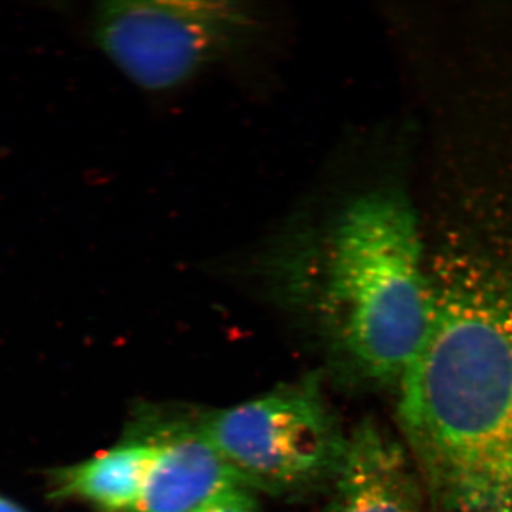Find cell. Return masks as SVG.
<instances>
[{
    "mask_svg": "<svg viewBox=\"0 0 512 512\" xmlns=\"http://www.w3.org/2000/svg\"><path fill=\"white\" fill-rule=\"evenodd\" d=\"M468 194L429 252V338L399 420L441 512H512V205Z\"/></svg>",
    "mask_w": 512,
    "mask_h": 512,
    "instance_id": "6da1fadb",
    "label": "cell"
},
{
    "mask_svg": "<svg viewBox=\"0 0 512 512\" xmlns=\"http://www.w3.org/2000/svg\"><path fill=\"white\" fill-rule=\"evenodd\" d=\"M322 302L356 369L399 384L429 338L434 315L429 249L402 191L373 188L339 212L325 242Z\"/></svg>",
    "mask_w": 512,
    "mask_h": 512,
    "instance_id": "7a4b0ae2",
    "label": "cell"
},
{
    "mask_svg": "<svg viewBox=\"0 0 512 512\" xmlns=\"http://www.w3.org/2000/svg\"><path fill=\"white\" fill-rule=\"evenodd\" d=\"M249 3L220 0H114L97 6V45L131 83L170 92L248 46L261 30Z\"/></svg>",
    "mask_w": 512,
    "mask_h": 512,
    "instance_id": "3957f363",
    "label": "cell"
},
{
    "mask_svg": "<svg viewBox=\"0 0 512 512\" xmlns=\"http://www.w3.org/2000/svg\"><path fill=\"white\" fill-rule=\"evenodd\" d=\"M197 430L245 488L272 494L333 477L345 447L325 403L308 384L208 414Z\"/></svg>",
    "mask_w": 512,
    "mask_h": 512,
    "instance_id": "277c9868",
    "label": "cell"
},
{
    "mask_svg": "<svg viewBox=\"0 0 512 512\" xmlns=\"http://www.w3.org/2000/svg\"><path fill=\"white\" fill-rule=\"evenodd\" d=\"M329 512H420L423 483L407 448L375 421L345 439Z\"/></svg>",
    "mask_w": 512,
    "mask_h": 512,
    "instance_id": "5b68a950",
    "label": "cell"
},
{
    "mask_svg": "<svg viewBox=\"0 0 512 512\" xmlns=\"http://www.w3.org/2000/svg\"><path fill=\"white\" fill-rule=\"evenodd\" d=\"M244 487L200 431L158 441L137 512H195L212 498Z\"/></svg>",
    "mask_w": 512,
    "mask_h": 512,
    "instance_id": "8992f818",
    "label": "cell"
},
{
    "mask_svg": "<svg viewBox=\"0 0 512 512\" xmlns=\"http://www.w3.org/2000/svg\"><path fill=\"white\" fill-rule=\"evenodd\" d=\"M158 443H130L57 471L53 495L80 498L106 510L137 511Z\"/></svg>",
    "mask_w": 512,
    "mask_h": 512,
    "instance_id": "52a82bcc",
    "label": "cell"
},
{
    "mask_svg": "<svg viewBox=\"0 0 512 512\" xmlns=\"http://www.w3.org/2000/svg\"><path fill=\"white\" fill-rule=\"evenodd\" d=\"M195 512H262L258 503L245 487L232 488L212 498L210 503Z\"/></svg>",
    "mask_w": 512,
    "mask_h": 512,
    "instance_id": "ba28073f",
    "label": "cell"
},
{
    "mask_svg": "<svg viewBox=\"0 0 512 512\" xmlns=\"http://www.w3.org/2000/svg\"><path fill=\"white\" fill-rule=\"evenodd\" d=\"M0 512H26L23 508H20L18 504L8 500V498L0 495Z\"/></svg>",
    "mask_w": 512,
    "mask_h": 512,
    "instance_id": "9c48e42d",
    "label": "cell"
}]
</instances>
